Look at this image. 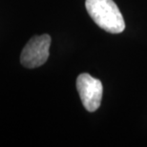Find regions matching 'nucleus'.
Returning <instances> with one entry per match:
<instances>
[{
	"mask_svg": "<svg viewBox=\"0 0 147 147\" xmlns=\"http://www.w3.org/2000/svg\"><path fill=\"white\" fill-rule=\"evenodd\" d=\"M51 36L49 34L36 36L31 38L22 50L20 62L24 67L33 69L43 65L49 57Z\"/></svg>",
	"mask_w": 147,
	"mask_h": 147,
	"instance_id": "f03ea898",
	"label": "nucleus"
},
{
	"mask_svg": "<svg viewBox=\"0 0 147 147\" xmlns=\"http://www.w3.org/2000/svg\"><path fill=\"white\" fill-rule=\"evenodd\" d=\"M85 7L91 18L104 31L111 34L124 31V19L113 0H86Z\"/></svg>",
	"mask_w": 147,
	"mask_h": 147,
	"instance_id": "f257e3e1",
	"label": "nucleus"
},
{
	"mask_svg": "<svg viewBox=\"0 0 147 147\" xmlns=\"http://www.w3.org/2000/svg\"><path fill=\"white\" fill-rule=\"evenodd\" d=\"M76 89L84 108L89 112H95L101 103L102 87L101 81L93 78L89 74H80L76 78Z\"/></svg>",
	"mask_w": 147,
	"mask_h": 147,
	"instance_id": "7ed1b4c3",
	"label": "nucleus"
}]
</instances>
